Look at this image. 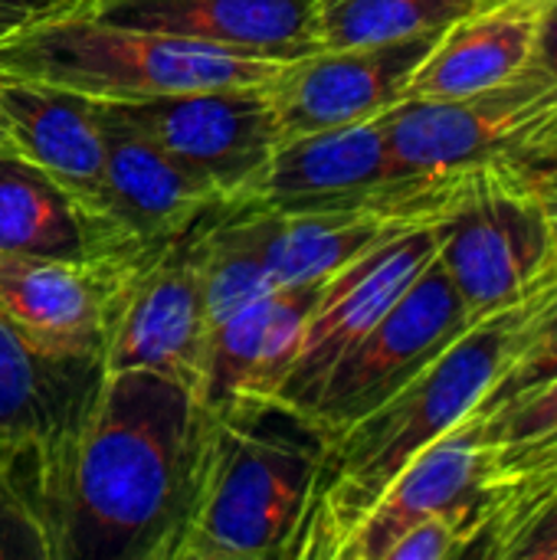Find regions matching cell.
I'll list each match as a JSON object with an SVG mask.
<instances>
[{"mask_svg":"<svg viewBox=\"0 0 557 560\" xmlns=\"http://www.w3.org/2000/svg\"><path fill=\"white\" fill-rule=\"evenodd\" d=\"M213 413L151 371H102L72 430L39 456L56 560H171Z\"/></svg>","mask_w":557,"mask_h":560,"instance_id":"cell-1","label":"cell"},{"mask_svg":"<svg viewBox=\"0 0 557 560\" xmlns=\"http://www.w3.org/2000/svg\"><path fill=\"white\" fill-rule=\"evenodd\" d=\"M555 295L557 262L515 305L466 328L394 397L325 440L292 560H341L345 545L387 486L479 407L496 377L535 335Z\"/></svg>","mask_w":557,"mask_h":560,"instance_id":"cell-2","label":"cell"},{"mask_svg":"<svg viewBox=\"0 0 557 560\" xmlns=\"http://www.w3.org/2000/svg\"><path fill=\"white\" fill-rule=\"evenodd\" d=\"M325 433L276 400L217 413L171 560H292Z\"/></svg>","mask_w":557,"mask_h":560,"instance_id":"cell-3","label":"cell"},{"mask_svg":"<svg viewBox=\"0 0 557 560\" xmlns=\"http://www.w3.org/2000/svg\"><path fill=\"white\" fill-rule=\"evenodd\" d=\"M289 62L236 56L167 33L69 13L0 39V69L92 102L269 85Z\"/></svg>","mask_w":557,"mask_h":560,"instance_id":"cell-4","label":"cell"},{"mask_svg":"<svg viewBox=\"0 0 557 560\" xmlns=\"http://www.w3.org/2000/svg\"><path fill=\"white\" fill-rule=\"evenodd\" d=\"M210 213L181 236L141 246L125 259L112 292L102 371H151L200 400L210 338L200 289V230Z\"/></svg>","mask_w":557,"mask_h":560,"instance_id":"cell-5","label":"cell"},{"mask_svg":"<svg viewBox=\"0 0 557 560\" xmlns=\"http://www.w3.org/2000/svg\"><path fill=\"white\" fill-rule=\"evenodd\" d=\"M473 325L466 302L433 259L384 318L328 371L305 417L332 440L410 384Z\"/></svg>","mask_w":557,"mask_h":560,"instance_id":"cell-6","label":"cell"},{"mask_svg":"<svg viewBox=\"0 0 557 560\" xmlns=\"http://www.w3.org/2000/svg\"><path fill=\"white\" fill-rule=\"evenodd\" d=\"M557 108V82L538 66L453 98H404L381 115L397 174H466L489 167L529 125Z\"/></svg>","mask_w":557,"mask_h":560,"instance_id":"cell-7","label":"cell"},{"mask_svg":"<svg viewBox=\"0 0 557 560\" xmlns=\"http://www.w3.org/2000/svg\"><path fill=\"white\" fill-rule=\"evenodd\" d=\"M437 262L473 322L515 305L557 262V240L535 194L486 177L440 223Z\"/></svg>","mask_w":557,"mask_h":560,"instance_id":"cell-8","label":"cell"},{"mask_svg":"<svg viewBox=\"0 0 557 560\" xmlns=\"http://www.w3.org/2000/svg\"><path fill=\"white\" fill-rule=\"evenodd\" d=\"M112 105L174 161L213 184L227 203L246 197L282 141L269 85L197 89Z\"/></svg>","mask_w":557,"mask_h":560,"instance_id":"cell-9","label":"cell"},{"mask_svg":"<svg viewBox=\"0 0 557 560\" xmlns=\"http://www.w3.org/2000/svg\"><path fill=\"white\" fill-rule=\"evenodd\" d=\"M437 223L414 226L328 276L309 312L299 354L272 400L305 413L328 371L345 358L355 341H361L384 318V312L407 292V285L437 259Z\"/></svg>","mask_w":557,"mask_h":560,"instance_id":"cell-10","label":"cell"},{"mask_svg":"<svg viewBox=\"0 0 557 560\" xmlns=\"http://www.w3.org/2000/svg\"><path fill=\"white\" fill-rule=\"evenodd\" d=\"M437 36L440 33L378 46L322 49L289 62L286 72L269 82L279 138L286 141L381 118L407 98L410 79Z\"/></svg>","mask_w":557,"mask_h":560,"instance_id":"cell-11","label":"cell"},{"mask_svg":"<svg viewBox=\"0 0 557 560\" xmlns=\"http://www.w3.org/2000/svg\"><path fill=\"white\" fill-rule=\"evenodd\" d=\"M92 112L102 135L105 213L128 240L167 243L227 203L213 184L158 148L112 102H92Z\"/></svg>","mask_w":557,"mask_h":560,"instance_id":"cell-12","label":"cell"},{"mask_svg":"<svg viewBox=\"0 0 557 560\" xmlns=\"http://www.w3.org/2000/svg\"><path fill=\"white\" fill-rule=\"evenodd\" d=\"M131 253L98 262L0 253V308L39 351L102 364L112 292Z\"/></svg>","mask_w":557,"mask_h":560,"instance_id":"cell-13","label":"cell"},{"mask_svg":"<svg viewBox=\"0 0 557 560\" xmlns=\"http://www.w3.org/2000/svg\"><path fill=\"white\" fill-rule=\"evenodd\" d=\"M82 13L253 59L295 62L322 52L315 0H92Z\"/></svg>","mask_w":557,"mask_h":560,"instance_id":"cell-14","label":"cell"},{"mask_svg":"<svg viewBox=\"0 0 557 560\" xmlns=\"http://www.w3.org/2000/svg\"><path fill=\"white\" fill-rule=\"evenodd\" d=\"M322 285L325 279L276 285L210 328L200 404L213 417L276 397L299 354Z\"/></svg>","mask_w":557,"mask_h":560,"instance_id":"cell-15","label":"cell"},{"mask_svg":"<svg viewBox=\"0 0 557 560\" xmlns=\"http://www.w3.org/2000/svg\"><path fill=\"white\" fill-rule=\"evenodd\" d=\"M131 249H141V243L128 240L62 180L13 148L0 151V253L98 262Z\"/></svg>","mask_w":557,"mask_h":560,"instance_id":"cell-16","label":"cell"},{"mask_svg":"<svg viewBox=\"0 0 557 560\" xmlns=\"http://www.w3.org/2000/svg\"><path fill=\"white\" fill-rule=\"evenodd\" d=\"M0 131L16 154L105 213L102 135L89 98L0 69Z\"/></svg>","mask_w":557,"mask_h":560,"instance_id":"cell-17","label":"cell"},{"mask_svg":"<svg viewBox=\"0 0 557 560\" xmlns=\"http://www.w3.org/2000/svg\"><path fill=\"white\" fill-rule=\"evenodd\" d=\"M98 377L102 364L39 351L0 308V446L39 456L56 450Z\"/></svg>","mask_w":557,"mask_h":560,"instance_id":"cell-18","label":"cell"},{"mask_svg":"<svg viewBox=\"0 0 557 560\" xmlns=\"http://www.w3.org/2000/svg\"><path fill=\"white\" fill-rule=\"evenodd\" d=\"M483 440L479 423L466 417L433 446H427L374 502L368 518L345 545L341 560H384L387 548L417 522L456 509H476Z\"/></svg>","mask_w":557,"mask_h":560,"instance_id":"cell-19","label":"cell"},{"mask_svg":"<svg viewBox=\"0 0 557 560\" xmlns=\"http://www.w3.org/2000/svg\"><path fill=\"white\" fill-rule=\"evenodd\" d=\"M545 0L473 10L446 26L410 79L407 98H453L499 85L522 72L535 49Z\"/></svg>","mask_w":557,"mask_h":560,"instance_id":"cell-20","label":"cell"},{"mask_svg":"<svg viewBox=\"0 0 557 560\" xmlns=\"http://www.w3.org/2000/svg\"><path fill=\"white\" fill-rule=\"evenodd\" d=\"M250 217L263 259L276 285L318 282L351 266L381 243L414 230L371 210H312V213H266L240 207Z\"/></svg>","mask_w":557,"mask_h":560,"instance_id":"cell-21","label":"cell"},{"mask_svg":"<svg viewBox=\"0 0 557 560\" xmlns=\"http://www.w3.org/2000/svg\"><path fill=\"white\" fill-rule=\"evenodd\" d=\"M473 10L476 0H315V36L322 49L378 46L443 33Z\"/></svg>","mask_w":557,"mask_h":560,"instance_id":"cell-22","label":"cell"},{"mask_svg":"<svg viewBox=\"0 0 557 560\" xmlns=\"http://www.w3.org/2000/svg\"><path fill=\"white\" fill-rule=\"evenodd\" d=\"M53 560L46 505H43V463L36 450L0 446V560Z\"/></svg>","mask_w":557,"mask_h":560,"instance_id":"cell-23","label":"cell"},{"mask_svg":"<svg viewBox=\"0 0 557 560\" xmlns=\"http://www.w3.org/2000/svg\"><path fill=\"white\" fill-rule=\"evenodd\" d=\"M557 377V295L548 302L535 335L525 341V348L512 358V364L496 377V384L486 390V397L479 400V407L469 413L473 420H486L525 397H532L535 390H542L545 384H552Z\"/></svg>","mask_w":557,"mask_h":560,"instance_id":"cell-24","label":"cell"},{"mask_svg":"<svg viewBox=\"0 0 557 560\" xmlns=\"http://www.w3.org/2000/svg\"><path fill=\"white\" fill-rule=\"evenodd\" d=\"M492 180L502 187L532 194L557 177V108L529 125L489 167Z\"/></svg>","mask_w":557,"mask_h":560,"instance_id":"cell-25","label":"cell"},{"mask_svg":"<svg viewBox=\"0 0 557 560\" xmlns=\"http://www.w3.org/2000/svg\"><path fill=\"white\" fill-rule=\"evenodd\" d=\"M89 3L92 0H0V39L56 16L82 13Z\"/></svg>","mask_w":557,"mask_h":560,"instance_id":"cell-26","label":"cell"},{"mask_svg":"<svg viewBox=\"0 0 557 560\" xmlns=\"http://www.w3.org/2000/svg\"><path fill=\"white\" fill-rule=\"evenodd\" d=\"M502 560H557V499L512 538Z\"/></svg>","mask_w":557,"mask_h":560,"instance_id":"cell-27","label":"cell"},{"mask_svg":"<svg viewBox=\"0 0 557 560\" xmlns=\"http://www.w3.org/2000/svg\"><path fill=\"white\" fill-rule=\"evenodd\" d=\"M532 66H538L545 75L557 82V0H545L538 13V30H535V49H532Z\"/></svg>","mask_w":557,"mask_h":560,"instance_id":"cell-28","label":"cell"},{"mask_svg":"<svg viewBox=\"0 0 557 560\" xmlns=\"http://www.w3.org/2000/svg\"><path fill=\"white\" fill-rule=\"evenodd\" d=\"M535 197H538V203H542V210H545V217L552 220V230H555V240H557V177L555 180H548V184H542L538 190H532Z\"/></svg>","mask_w":557,"mask_h":560,"instance_id":"cell-29","label":"cell"},{"mask_svg":"<svg viewBox=\"0 0 557 560\" xmlns=\"http://www.w3.org/2000/svg\"><path fill=\"white\" fill-rule=\"evenodd\" d=\"M506 3H515V0H476V10H492V7H506Z\"/></svg>","mask_w":557,"mask_h":560,"instance_id":"cell-30","label":"cell"},{"mask_svg":"<svg viewBox=\"0 0 557 560\" xmlns=\"http://www.w3.org/2000/svg\"><path fill=\"white\" fill-rule=\"evenodd\" d=\"M3 148H10V144H7V138H3V131H0V151H3Z\"/></svg>","mask_w":557,"mask_h":560,"instance_id":"cell-31","label":"cell"}]
</instances>
